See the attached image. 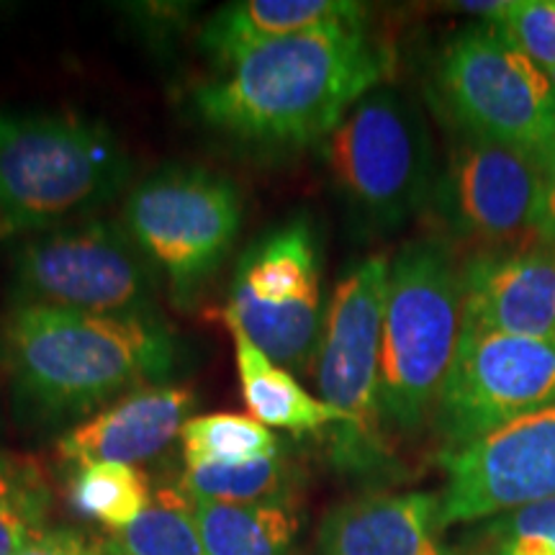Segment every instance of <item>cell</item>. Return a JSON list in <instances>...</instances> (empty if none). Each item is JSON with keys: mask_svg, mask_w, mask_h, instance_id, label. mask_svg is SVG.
Segmentation results:
<instances>
[{"mask_svg": "<svg viewBox=\"0 0 555 555\" xmlns=\"http://www.w3.org/2000/svg\"><path fill=\"white\" fill-rule=\"evenodd\" d=\"M319 555H450L440 496L425 491L358 496L335 506L317 538Z\"/></svg>", "mask_w": 555, "mask_h": 555, "instance_id": "cell-16", "label": "cell"}, {"mask_svg": "<svg viewBox=\"0 0 555 555\" xmlns=\"http://www.w3.org/2000/svg\"><path fill=\"white\" fill-rule=\"evenodd\" d=\"M131 159L101 121L65 114H0V227L50 232L119 193Z\"/></svg>", "mask_w": 555, "mask_h": 555, "instance_id": "cell-4", "label": "cell"}, {"mask_svg": "<svg viewBox=\"0 0 555 555\" xmlns=\"http://www.w3.org/2000/svg\"><path fill=\"white\" fill-rule=\"evenodd\" d=\"M0 367L31 412L75 420L170 378L178 343L155 314L103 317L13 301L0 319Z\"/></svg>", "mask_w": 555, "mask_h": 555, "instance_id": "cell-2", "label": "cell"}, {"mask_svg": "<svg viewBox=\"0 0 555 555\" xmlns=\"http://www.w3.org/2000/svg\"><path fill=\"white\" fill-rule=\"evenodd\" d=\"M101 555H121V553H116L108 543H101Z\"/></svg>", "mask_w": 555, "mask_h": 555, "instance_id": "cell-29", "label": "cell"}, {"mask_svg": "<svg viewBox=\"0 0 555 555\" xmlns=\"http://www.w3.org/2000/svg\"><path fill=\"white\" fill-rule=\"evenodd\" d=\"M476 555H555V499L491 517Z\"/></svg>", "mask_w": 555, "mask_h": 555, "instance_id": "cell-25", "label": "cell"}, {"mask_svg": "<svg viewBox=\"0 0 555 555\" xmlns=\"http://www.w3.org/2000/svg\"><path fill=\"white\" fill-rule=\"evenodd\" d=\"M391 258L371 255L339 278L324 311L317 345L319 399L345 416L339 446L345 453H365L380 429L378 373L380 335Z\"/></svg>", "mask_w": 555, "mask_h": 555, "instance_id": "cell-11", "label": "cell"}, {"mask_svg": "<svg viewBox=\"0 0 555 555\" xmlns=\"http://www.w3.org/2000/svg\"><path fill=\"white\" fill-rule=\"evenodd\" d=\"M152 496L155 491L147 474L121 463H90L75 470V478L69 481V502L75 509L111 532L127 530L142 517Z\"/></svg>", "mask_w": 555, "mask_h": 555, "instance_id": "cell-21", "label": "cell"}, {"mask_svg": "<svg viewBox=\"0 0 555 555\" xmlns=\"http://www.w3.org/2000/svg\"><path fill=\"white\" fill-rule=\"evenodd\" d=\"M442 527L555 499V404L442 453Z\"/></svg>", "mask_w": 555, "mask_h": 555, "instance_id": "cell-13", "label": "cell"}, {"mask_svg": "<svg viewBox=\"0 0 555 555\" xmlns=\"http://www.w3.org/2000/svg\"><path fill=\"white\" fill-rule=\"evenodd\" d=\"M180 491L191 502L208 504H291L296 491V470L281 453L242 463L185 466Z\"/></svg>", "mask_w": 555, "mask_h": 555, "instance_id": "cell-20", "label": "cell"}, {"mask_svg": "<svg viewBox=\"0 0 555 555\" xmlns=\"http://www.w3.org/2000/svg\"><path fill=\"white\" fill-rule=\"evenodd\" d=\"M463 327L555 343V247L545 240L461 262Z\"/></svg>", "mask_w": 555, "mask_h": 555, "instance_id": "cell-14", "label": "cell"}, {"mask_svg": "<svg viewBox=\"0 0 555 555\" xmlns=\"http://www.w3.org/2000/svg\"><path fill=\"white\" fill-rule=\"evenodd\" d=\"M155 278L127 227L106 219L39 232L13 253L16 304L144 317L152 314Z\"/></svg>", "mask_w": 555, "mask_h": 555, "instance_id": "cell-9", "label": "cell"}, {"mask_svg": "<svg viewBox=\"0 0 555 555\" xmlns=\"http://www.w3.org/2000/svg\"><path fill=\"white\" fill-rule=\"evenodd\" d=\"M124 227L168 281L172 301L191 307L237 242L242 196L219 172L172 165L131 189Z\"/></svg>", "mask_w": 555, "mask_h": 555, "instance_id": "cell-7", "label": "cell"}, {"mask_svg": "<svg viewBox=\"0 0 555 555\" xmlns=\"http://www.w3.org/2000/svg\"><path fill=\"white\" fill-rule=\"evenodd\" d=\"M324 311L322 245L314 221L296 214L242 253L224 322L286 371H307L322 337Z\"/></svg>", "mask_w": 555, "mask_h": 555, "instance_id": "cell-8", "label": "cell"}, {"mask_svg": "<svg viewBox=\"0 0 555 555\" xmlns=\"http://www.w3.org/2000/svg\"><path fill=\"white\" fill-rule=\"evenodd\" d=\"M491 24L540 69L555 67V0H506Z\"/></svg>", "mask_w": 555, "mask_h": 555, "instance_id": "cell-26", "label": "cell"}, {"mask_svg": "<svg viewBox=\"0 0 555 555\" xmlns=\"http://www.w3.org/2000/svg\"><path fill=\"white\" fill-rule=\"evenodd\" d=\"M206 555H294V504L229 506L191 502Z\"/></svg>", "mask_w": 555, "mask_h": 555, "instance_id": "cell-19", "label": "cell"}, {"mask_svg": "<svg viewBox=\"0 0 555 555\" xmlns=\"http://www.w3.org/2000/svg\"><path fill=\"white\" fill-rule=\"evenodd\" d=\"M324 159L352 224L365 234L397 232L433 201V134L420 106L397 88H373L347 111L324 139Z\"/></svg>", "mask_w": 555, "mask_h": 555, "instance_id": "cell-5", "label": "cell"}, {"mask_svg": "<svg viewBox=\"0 0 555 555\" xmlns=\"http://www.w3.org/2000/svg\"><path fill=\"white\" fill-rule=\"evenodd\" d=\"M106 543L121 555H206L191 499L178 489H157L144 515Z\"/></svg>", "mask_w": 555, "mask_h": 555, "instance_id": "cell-22", "label": "cell"}, {"mask_svg": "<svg viewBox=\"0 0 555 555\" xmlns=\"http://www.w3.org/2000/svg\"><path fill=\"white\" fill-rule=\"evenodd\" d=\"M180 442L185 466L242 463L281 453V440L247 414L191 416L180 433Z\"/></svg>", "mask_w": 555, "mask_h": 555, "instance_id": "cell-23", "label": "cell"}, {"mask_svg": "<svg viewBox=\"0 0 555 555\" xmlns=\"http://www.w3.org/2000/svg\"><path fill=\"white\" fill-rule=\"evenodd\" d=\"M358 21H365V5L352 0H240L206 21L201 29V47L227 69L273 41Z\"/></svg>", "mask_w": 555, "mask_h": 555, "instance_id": "cell-17", "label": "cell"}, {"mask_svg": "<svg viewBox=\"0 0 555 555\" xmlns=\"http://www.w3.org/2000/svg\"><path fill=\"white\" fill-rule=\"evenodd\" d=\"M196 406L191 386L137 388L60 437L57 453L75 468L90 463L139 466L165 453L183 433Z\"/></svg>", "mask_w": 555, "mask_h": 555, "instance_id": "cell-15", "label": "cell"}, {"mask_svg": "<svg viewBox=\"0 0 555 555\" xmlns=\"http://www.w3.org/2000/svg\"><path fill=\"white\" fill-rule=\"evenodd\" d=\"M386 52L358 24H332L260 47L196 90L208 127L258 147L327 139L380 86Z\"/></svg>", "mask_w": 555, "mask_h": 555, "instance_id": "cell-1", "label": "cell"}, {"mask_svg": "<svg viewBox=\"0 0 555 555\" xmlns=\"http://www.w3.org/2000/svg\"><path fill=\"white\" fill-rule=\"evenodd\" d=\"M540 165L522 152L461 134L433 191L435 219L448 242L470 255L538 240Z\"/></svg>", "mask_w": 555, "mask_h": 555, "instance_id": "cell-12", "label": "cell"}, {"mask_svg": "<svg viewBox=\"0 0 555 555\" xmlns=\"http://www.w3.org/2000/svg\"><path fill=\"white\" fill-rule=\"evenodd\" d=\"M551 404L553 339L463 327L433 420L448 450H455Z\"/></svg>", "mask_w": 555, "mask_h": 555, "instance_id": "cell-10", "label": "cell"}, {"mask_svg": "<svg viewBox=\"0 0 555 555\" xmlns=\"http://www.w3.org/2000/svg\"><path fill=\"white\" fill-rule=\"evenodd\" d=\"M13 555H101V545L90 543L86 535L67 527H54V530L47 527L41 535Z\"/></svg>", "mask_w": 555, "mask_h": 555, "instance_id": "cell-27", "label": "cell"}, {"mask_svg": "<svg viewBox=\"0 0 555 555\" xmlns=\"http://www.w3.org/2000/svg\"><path fill=\"white\" fill-rule=\"evenodd\" d=\"M540 211H538V237L555 247V144L540 159Z\"/></svg>", "mask_w": 555, "mask_h": 555, "instance_id": "cell-28", "label": "cell"}, {"mask_svg": "<svg viewBox=\"0 0 555 555\" xmlns=\"http://www.w3.org/2000/svg\"><path fill=\"white\" fill-rule=\"evenodd\" d=\"M545 75H547V80H551V82H553V88H555V67L545 69Z\"/></svg>", "mask_w": 555, "mask_h": 555, "instance_id": "cell-30", "label": "cell"}, {"mask_svg": "<svg viewBox=\"0 0 555 555\" xmlns=\"http://www.w3.org/2000/svg\"><path fill=\"white\" fill-rule=\"evenodd\" d=\"M50 489L34 463L0 455V555L18 553L47 530Z\"/></svg>", "mask_w": 555, "mask_h": 555, "instance_id": "cell-24", "label": "cell"}, {"mask_svg": "<svg viewBox=\"0 0 555 555\" xmlns=\"http://www.w3.org/2000/svg\"><path fill=\"white\" fill-rule=\"evenodd\" d=\"M435 86L461 134L535 163L555 144L553 82L491 21H476L448 41Z\"/></svg>", "mask_w": 555, "mask_h": 555, "instance_id": "cell-6", "label": "cell"}, {"mask_svg": "<svg viewBox=\"0 0 555 555\" xmlns=\"http://www.w3.org/2000/svg\"><path fill=\"white\" fill-rule=\"evenodd\" d=\"M234 337V360H237V376L242 399L249 409V416L260 425L286 429L294 435L319 433L324 427H345V416L314 399L294 378V373L270 360L245 332L229 327Z\"/></svg>", "mask_w": 555, "mask_h": 555, "instance_id": "cell-18", "label": "cell"}, {"mask_svg": "<svg viewBox=\"0 0 555 555\" xmlns=\"http://www.w3.org/2000/svg\"><path fill=\"white\" fill-rule=\"evenodd\" d=\"M463 330V278L448 240H412L388 266L380 335V420L416 433L435 414Z\"/></svg>", "mask_w": 555, "mask_h": 555, "instance_id": "cell-3", "label": "cell"}]
</instances>
